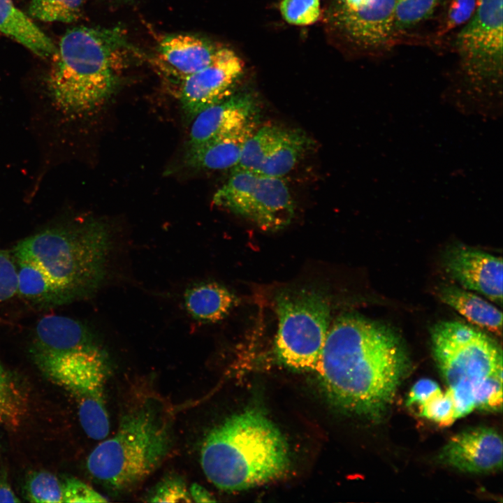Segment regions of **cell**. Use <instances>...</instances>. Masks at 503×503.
Returning a JSON list of instances; mask_svg holds the SVG:
<instances>
[{
  "instance_id": "6da1fadb",
  "label": "cell",
  "mask_w": 503,
  "mask_h": 503,
  "mask_svg": "<svg viewBox=\"0 0 503 503\" xmlns=\"http://www.w3.org/2000/svg\"><path fill=\"white\" fill-rule=\"evenodd\" d=\"M407 369L397 335L355 314L340 316L329 328L316 368L334 402L374 418L392 402Z\"/></svg>"
},
{
  "instance_id": "7a4b0ae2",
  "label": "cell",
  "mask_w": 503,
  "mask_h": 503,
  "mask_svg": "<svg viewBox=\"0 0 503 503\" xmlns=\"http://www.w3.org/2000/svg\"><path fill=\"white\" fill-rule=\"evenodd\" d=\"M131 50L119 28L67 30L52 55L47 78L53 103L73 116L101 106L115 89Z\"/></svg>"
},
{
  "instance_id": "3957f363",
  "label": "cell",
  "mask_w": 503,
  "mask_h": 503,
  "mask_svg": "<svg viewBox=\"0 0 503 503\" xmlns=\"http://www.w3.org/2000/svg\"><path fill=\"white\" fill-rule=\"evenodd\" d=\"M203 471L217 488L241 490L279 479L290 465L287 443L261 412L245 410L210 430L201 450Z\"/></svg>"
},
{
  "instance_id": "277c9868",
  "label": "cell",
  "mask_w": 503,
  "mask_h": 503,
  "mask_svg": "<svg viewBox=\"0 0 503 503\" xmlns=\"http://www.w3.org/2000/svg\"><path fill=\"white\" fill-rule=\"evenodd\" d=\"M110 245L106 226L89 220L38 232L19 242L13 253L38 265L73 301L101 285Z\"/></svg>"
},
{
  "instance_id": "5b68a950",
  "label": "cell",
  "mask_w": 503,
  "mask_h": 503,
  "mask_svg": "<svg viewBox=\"0 0 503 503\" xmlns=\"http://www.w3.org/2000/svg\"><path fill=\"white\" fill-rule=\"evenodd\" d=\"M172 446L170 421L156 405L145 402L122 416L115 434L91 452L87 467L110 490L126 492L150 476Z\"/></svg>"
},
{
  "instance_id": "8992f818",
  "label": "cell",
  "mask_w": 503,
  "mask_h": 503,
  "mask_svg": "<svg viewBox=\"0 0 503 503\" xmlns=\"http://www.w3.org/2000/svg\"><path fill=\"white\" fill-rule=\"evenodd\" d=\"M437 365L459 418L475 409L474 398L488 379L502 374V349L484 333L460 321H442L431 330Z\"/></svg>"
},
{
  "instance_id": "52a82bcc",
  "label": "cell",
  "mask_w": 503,
  "mask_h": 503,
  "mask_svg": "<svg viewBox=\"0 0 503 503\" xmlns=\"http://www.w3.org/2000/svg\"><path fill=\"white\" fill-rule=\"evenodd\" d=\"M40 369L76 402L81 426L95 440L110 430L104 388L107 364L94 343L58 355H33Z\"/></svg>"
},
{
  "instance_id": "ba28073f",
  "label": "cell",
  "mask_w": 503,
  "mask_h": 503,
  "mask_svg": "<svg viewBox=\"0 0 503 503\" xmlns=\"http://www.w3.org/2000/svg\"><path fill=\"white\" fill-rule=\"evenodd\" d=\"M275 351L286 365L316 370L330 328V303L321 293L289 289L276 296Z\"/></svg>"
},
{
  "instance_id": "9c48e42d",
  "label": "cell",
  "mask_w": 503,
  "mask_h": 503,
  "mask_svg": "<svg viewBox=\"0 0 503 503\" xmlns=\"http://www.w3.org/2000/svg\"><path fill=\"white\" fill-rule=\"evenodd\" d=\"M502 1L479 0L455 38L464 82L477 94H498L503 66Z\"/></svg>"
},
{
  "instance_id": "30bf717a",
  "label": "cell",
  "mask_w": 503,
  "mask_h": 503,
  "mask_svg": "<svg viewBox=\"0 0 503 503\" xmlns=\"http://www.w3.org/2000/svg\"><path fill=\"white\" fill-rule=\"evenodd\" d=\"M243 68V61L233 50L220 47L208 65L180 82V100L185 113L194 119L227 98Z\"/></svg>"
},
{
  "instance_id": "8fae6325",
  "label": "cell",
  "mask_w": 503,
  "mask_h": 503,
  "mask_svg": "<svg viewBox=\"0 0 503 503\" xmlns=\"http://www.w3.org/2000/svg\"><path fill=\"white\" fill-rule=\"evenodd\" d=\"M395 0H367L356 10L339 7L336 22L345 38L367 52L386 49L393 41Z\"/></svg>"
},
{
  "instance_id": "7c38bea8",
  "label": "cell",
  "mask_w": 503,
  "mask_h": 503,
  "mask_svg": "<svg viewBox=\"0 0 503 503\" xmlns=\"http://www.w3.org/2000/svg\"><path fill=\"white\" fill-rule=\"evenodd\" d=\"M438 458L442 463L464 472H491L502 467V438L490 428L465 430L447 442Z\"/></svg>"
},
{
  "instance_id": "4fadbf2b",
  "label": "cell",
  "mask_w": 503,
  "mask_h": 503,
  "mask_svg": "<svg viewBox=\"0 0 503 503\" xmlns=\"http://www.w3.org/2000/svg\"><path fill=\"white\" fill-rule=\"evenodd\" d=\"M447 273L464 289L502 302V258L465 246L451 248L444 257Z\"/></svg>"
},
{
  "instance_id": "5bb4252c",
  "label": "cell",
  "mask_w": 503,
  "mask_h": 503,
  "mask_svg": "<svg viewBox=\"0 0 503 503\" xmlns=\"http://www.w3.org/2000/svg\"><path fill=\"white\" fill-rule=\"evenodd\" d=\"M258 112L257 101L252 95L228 96L194 118L188 147L202 145L239 129L258 117Z\"/></svg>"
},
{
  "instance_id": "9a60e30c",
  "label": "cell",
  "mask_w": 503,
  "mask_h": 503,
  "mask_svg": "<svg viewBox=\"0 0 503 503\" xmlns=\"http://www.w3.org/2000/svg\"><path fill=\"white\" fill-rule=\"evenodd\" d=\"M294 216V203L283 177L258 173L244 217L263 230L286 227Z\"/></svg>"
},
{
  "instance_id": "2e32d148",
  "label": "cell",
  "mask_w": 503,
  "mask_h": 503,
  "mask_svg": "<svg viewBox=\"0 0 503 503\" xmlns=\"http://www.w3.org/2000/svg\"><path fill=\"white\" fill-rule=\"evenodd\" d=\"M219 48L196 36L173 34L161 41L159 55L166 71L181 82L208 65Z\"/></svg>"
},
{
  "instance_id": "e0dca14e",
  "label": "cell",
  "mask_w": 503,
  "mask_h": 503,
  "mask_svg": "<svg viewBox=\"0 0 503 503\" xmlns=\"http://www.w3.org/2000/svg\"><path fill=\"white\" fill-rule=\"evenodd\" d=\"M92 343L89 330L78 321L66 316L48 315L36 326L31 353L58 355Z\"/></svg>"
},
{
  "instance_id": "ac0fdd59",
  "label": "cell",
  "mask_w": 503,
  "mask_h": 503,
  "mask_svg": "<svg viewBox=\"0 0 503 503\" xmlns=\"http://www.w3.org/2000/svg\"><path fill=\"white\" fill-rule=\"evenodd\" d=\"M258 126V117H256L231 133L200 146L188 147L186 162L189 166L200 169L234 168L240 159L245 143Z\"/></svg>"
},
{
  "instance_id": "d6986e66",
  "label": "cell",
  "mask_w": 503,
  "mask_h": 503,
  "mask_svg": "<svg viewBox=\"0 0 503 503\" xmlns=\"http://www.w3.org/2000/svg\"><path fill=\"white\" fill-rule=\"evenodd\" d=\"M0 33L14 39L37 56H52L51 39L12 0H0Z\"/></svg>"
},
{
  "instance_id": "ffe728a7",
  "label": "cell",
  "mask_w": 503,
  "mask_h": 503,
  "mask_svg": "<svg viewBox=\"0 0 503 503\" xmlns=\"http://www.w3.org/2000/svg\"><path fill=\"white\" fill-rule=\"evenodd\" d=\"M442 301L453 308L469 323L501 336L502 313L495 306L474 293L454 286L441 288Z\"/></svg>"
},
{
  "instance_id": "44dd1931",
  "label": "cell",
  "mask_w": 503,
  "mask_h": 503,
  "mask_svg": "<svg viewBox=\"0 0 503 503\" xmlns=\"http://www.w3.org/2000/svg\"><path fill=\"white\" fill-rule=\"evenodd\" d=\"M185 306L191 316L205 322L224 319L236 305V297L226 287L205 282L189 288L184 296Z\"/></svg>"
},
{
  "instance_id": "7402d4cb",
  "label": "cell",
  "mask_w": 503,
  "mask_h": 503,
  "mask_svg": "<svg viewBox=\"0 0 503 503\" xmlns=\"http://www.w3.org/2000/svg\"><path fill=\"white\" fill-rule=\"evenodd\" d=\"M14 258L17 269V293L22 298L43 307L71 302L38 265L27 259Z\"/></svg>"
},
{
  "instance_id": "603a6c76",
  "label": "cell",
  "mask_w": 503,
  "mask_h": 503,
  "mask_svg": "<svg viewBox=\"0 0 503 503\" xmlns=\"http://www.w3.org/2000/svg\"><path fill=\"white\" fill-rule=\"evenodd\" d=\"M312 144L310 139L302 131L282 128L259 174L283 177L293 169Z\"/></svg>"
},
{
  "instance_id": "cb8c5ba5",
  "label": "cell",
  "mask_w": 503,
  "mask_h": 503,
  "mask_svg": "<svg viewBox=\"0 0 503 503\" xmlns=\"http://www.w3.org/2000/svg\"><path fill=\"white\" fill-rule=\"evenodd\" d=\"M258 173L233 169L226 181L214 194L215 205L245 216Z\"/></svg>"
},
{
  "instance_id": "d4e9b609",
  "label": "cell",
  "mask_w": 503,
  "mask_h": 503,
  "mask_svg": "<svg viewBox=\"0 0 503 503\" xmlns=\"http://www.w3.org/2000/svg\"><path fill=\"white\" fill-rule=\"evenodd\" d=\"M282 127L275 125H265L256 129L245 143L240 159L233 168L259 173Z\"/></svg>"
},
{
  "instance_id": "484cf974",
  "label": "cell",
  "mask_w": 503,
  "mask_h": 503,
  "mask_svg": "<svg viewBox=\"0 0 503 503\" xmlns=\"http://www.w3.org/2000/svg\"><path fill=\"white\" fill-rule=\"evenodd\" d=\"M26 411L22 392L15 380L0 363V423L16 428Z\"/></svg>"
},
{
  "instance_id": "4316f807",
  "label": "cell",
  "mask_w": 503,
  "mask_h": 503,
  "mask_svg": "<svg viewBox=\"0 0 503 503\" xmlns=\"http://www.w3.org/2000/svg\"><path fill=\"white\" fill-rule=\"evenodd\" d=\"M84 0H31L29 15L38 20L69 23L80 16Z\"/></svg>"
},
{
  "instance_id": "83f0119b",
  "label": "cell",
  "mask_w": 503,
  "mask_h": 503,
  "mask_svg": "<svg viewBox=\"0 0 503 503\" xmlns=\"http://www.w3.org/2000/svg\"><path fill=\"white\" fill-rule=\"evenodd\" d=\"M24 491L27 500L31 502H63V481L47 471L29 474Z\"/></svg>"
},
{
  "instance_id": "f1b7e54d",
  "label": "cell",
  "mask_w": 503,
  "mask_h": 503,
  "mask_svg": "<svg viewBox=\"0 0 503 503\" xmlns=\"http://www.w3.org/2000/svg\"><path fill=\"white\" fill-rule=\"evenodd\" d=\"M439 2L440 0H395L393 25L396 36L430 17Z\"/></svg>"
},
{
  "instance_id": "f546056e",
  "label": "cell",
  "mask_w": 503,
  "mask_h": 503,
  "mask_svg": "<svg viewBox=\"0 0 503 503\" xmlns=\"http://www.w3.org/2000/svg\"><path fill=\"white\" fill-rule=\"evenodd\" d=\"M279 10L284 20L293 25L307 26L316 22L321 15L319 0H282Z\"/></svg>"
},
{
  "instance_id": "4dcf8cb0",
  "label": "cell",
  "mask_w": 503,
  "mask_h": 503,
  "mask_svg": "<svg viewBox=\"0 0 503 503\" xmlns=\"http://www.w3.org/2000/svg\"><path fill=\"white\" fill-rule=\"evenodd\" d=\"M150 502H189L192 500L184 479L177 475L168 476L159 481L148 493Z\"/></svg>"
},
{
  "instance_id": "1f68e13d",
  "label": "cell",
  "mask_w": 503,
  "mask_h": 503,
  "mask_svg": "<svg viewBox=\"0 0 503 503\" xmlns=\"http://www.w3.org/2000/svg\"><path fill=\"white\" fill-rule=\"evenodd\" d=\"M420 415L439 425H449L457 419L454 401L451 393H439L420 404Z\"/></svg>"
},
{
  "instance_id": "d6a6232c",
  "label": "cell",
  "mask_w": 503,
  "mask_h": 503,
  "mask_svg": "<svg viewBox=\"0 0 503 503\" xmlns=\"http://www.w3.org/2000/svg\"><path fill=\"white\" fill-rule=\"evenodd\" d=\"M478 0H452L443 23L438 31L439 36L465 24L474 15Z\"/></svg>"
},
{
  "instance_id": "836d02e7",
  "label": "cell",
  "mask_w": 503,
  "mask_h": 503,
  "mask_svg": "<svg viewBox=\"0 0 503 503\" xmlns=\"http://www.w3.org/2000/svg\"><path fill=\"white\" fill-rule=\"evenodd\" d=\"M17 269L14 256L0 249V302L17 294Z\"/></svg>"
},
{
  "instance_id": "e575fe53",
  "label": "cell",
  "mask_w": 503,
  "mask_h": 503,
  "mask_svg": "<svg viewBox=\"0 0 503 503\" xmlns=\"http://www.w3.org/2000/svg\"><path fill=\"white\" fill-rule=\"evenodd\" d=\"M108 500L84 482L74 478L63 480V502H105Z\"/></svg>"
},
{
  "instance_id": "d590c367",
  "label": "cell",
  "mask_w": 503,
  "mask_h": 503,
  "mask_svg": "<svg viewBox=\"0 0 503 503\" xmlns=\"http://www.w3.org/2000/svg\"><path fill=\"white\" fill-rule=\"evenodd\" d=\"M441 391L437 383L432 379H422L412 386L407 400V405L421 404Z\"/></svg>"
},
{
  "instance_id": "8d00e7d4",
  "label": "cell",
  "mask_w": 503,
  "mask_h": 503,
  "mask_svg": "<svg viewBox=\"0 0 503 503\" xmlns=\"http://www.w3.org/2000/svg\"><path fill=\"white\" fill-rule=\"evenodd\" d=\"M14 493L5 472H0V502H20Z\"/></svg>"
},
{
  "instance_id": "74e56055",
  "label": "cell",
  "mask_w": 503,
  "mask_h": 503,
  "mask_svg": "<svg viewBox=\"0 0 503 503\" xmlns=\"http://www.w3.org/2000/svg\"><path fill=\"white\" fill-rule=\"evenodd\" d=\"M191 500L196 502H212L217 500L204 487L195 483L189 488Z\"/></svg>"
},
{
  "instance_id": "f35d334b",
  "label": "cell",
  "mask_w": 503,
  "mask_h": 503,
  "mask_svg": "<svg viewBox=\"0 0 503 503\" xmlns=\"http://www.w3.org/2000/svg\"><path fill=\"white\" fill-rule=\"evenodd\" d=\"M366 1L367 0H341L340 6L348 10H356Z\"/></svg>"
}]
</instances>
